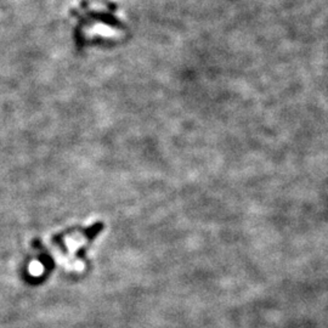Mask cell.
I'll return each instance as SVG.
<instances>
[{
	"label": "cell",
	"instance_id": "obj_1",
	"mask_svg": "<svg viewBox=\"0 0 328 328\" xmlns=\"http://www.w3.org/2000/svg\"><path fill=\"white\" fill-rule=\"evenodd\" d=\"M116 11L117 8L110 0H84L82 2L80 9L75 10V16L78 19L79 25V31H77V34H80L83 39L86 32L93 29V27L95 28L98 26L93 23L99 22H102L107 28L120 31L123 26L117 20Z\"/></svg>",
	"mask_w": 328,
	"mask_h": 328
}]
</instances>
